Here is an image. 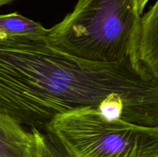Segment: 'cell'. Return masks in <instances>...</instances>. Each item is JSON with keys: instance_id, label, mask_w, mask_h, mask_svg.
<instances>
[{"instance_id": "6da1fadb", "label": "cell", "mask_w": 158, "mask_h": 157, "mask_svg": "<svg viewBox=\"0 0 158 157\" xmlns=\"http://www.w3.org/2000/svg\"><path fill=\"white\" fill-rule=\"evenodd\" d=\"M98 109L108 119L158 126V82L131 56L95 62L43 39L0 38V110L44 131L58 115Z\"/></svg>"}, {"instance_id": "277c9868", "label": "cell", "mask_w": 158, "mask_h": 157, "mask_svg": "<svg viewBox=\"0 0 158 157\" xmlns=\"http://www.w3.org/2000/svg\"><path fill=\"white\" fill-rule=\"evenodd\" d=\"M136 57L146 73L158 82V0L140 18Z\"/></svg>"}, {"instance_id": "5b68a950", "label": "cell", "mask_w": 158, "mask_h": 157, "mask_svg": "<svg viewBox=\"0 0 158 157\" xmlns=\"http://www.w3.org/2000/svg\"><path fill=\"white\" fill-rule=\"evenodd\" d=\"M35 148L33 131L0 110V157H34Z\"/></svg>"}, {"instance_id": "8992f818", "label": "cell", "mask_w": 158, "mask_h": 157, "mask_svg": "<svg viewBox=\"0 0 158 157\" xmlns=\"http://www.w3.org/2000/svg\"><path fill=\"white\" fill-rule=\"evenodd\" d=\"M0 32L10 39H43L48 29L19 14L0 15Z\"/></svg>"}, {"instance_id": "7a4b0ae2", "label": "cell", "mask_w": 158, "mask_h": 157, "mask_svg": "<svg viewBox=\"0 0 158 157\" xmlns=\"http://www.w3.org/2000/svg\"><path fill=\"white\" fill-rule=\"evenodd\" d=\"M141 16L137 0H77L73 10L48 29L45 41L88 61L120 62L136 57Z\"/></svg>"}, {"instance_id": "30bf717a", "label": "cell", "mask_w": 158, "mask_h": 157, "mask_svg": "<svg viewBox=\"0 0 158 157\" xmlns=\"http://www.w3.org/2000/svg\"><path fill=\"white\" fill-rule=\"evenodd\" d=\"M6 38V35H5L2 32H0V38Z\"/></svg>"}, {"instance_id": "9c48e42d", "label": "cell", "mask_w": 158, "mask_h": 157, "mask_svg": "<svg viewBox=\"0 0 158 157\" xmlns=\"http://www.w3.org/2000/svg\"><path fill=\"white\" fill-rule=\"evenodd\" d=\"M13 1H15V0H0V7L5 6V5L9 4V3H11Z\"/></svg>"}, {"instance_id": "52a82bcc", "label": "cell", "mask_w": 158, "mask_h": 157, "mask_svg": "<svg viewBox=\"0 0 158 157\" xmlns=\"http://www.w3.org/2000/svg\"><path fill=\"white\" fill-rule=\"evenodd\" d=\"M31 129L36 137V148L34 157H71L47 134H43L42 131L36 129Z\"/></svg>"}, {"instance_id": "ba28073f", "label": "cell", "mask_w": 158, "mask_h": 157, "mask_svg": "<svg viewBox=\"0 0 158 157\" xmlns=\"http://www.w3.org/2000/svg\"><path fill=\"white\" fill-rule=\"evenodd\" d=\"M148 2L149 0H137V9H138V12L140 15L143 14V9Z\"/></svg>"}, {"instance_id": "3957f363", "label": "cell", "mask_w": 158, "mask_h": 157, "mask_svg": "<svg viewBox=\"0 0 158 157\" xmlns=\"http://www.w3.org/2000/svg\"><path fill=\"white\" fill-rule=\"evenodd\" d=\"M44 131L71 157H158V126L108 119L94 108L58 115Z\"/></svg>"}]
</instances>
